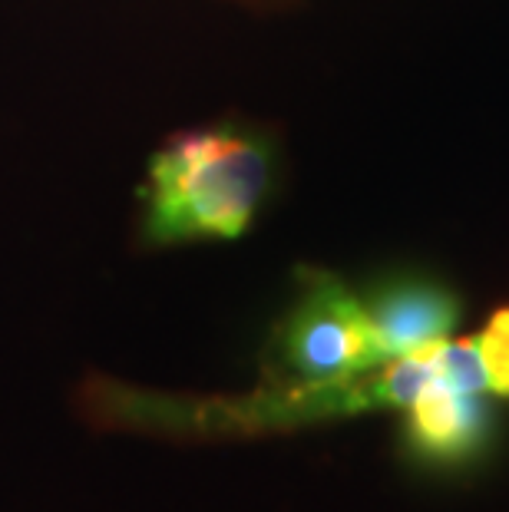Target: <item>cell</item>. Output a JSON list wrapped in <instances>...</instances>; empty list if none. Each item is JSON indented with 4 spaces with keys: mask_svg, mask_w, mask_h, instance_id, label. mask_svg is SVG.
<instances>
[{
    "mask_svg": "<svg viewBox=\"0 0 509 512\" xmlns=\"http://www.w3.org/2000/svg\"><path fill=\"white\" fill-rule=\"evenodd\" d=\"M268 185V156L235 133L179 136L149 169V235L156 242L238 238Z\"/></svg>",
    "mask_w": 509,
    "mask_h": 512,
    "instance_id": "6da1fadb",
    "label": "cell"
},
{
    "mask_svg": "<svg viewBox=\"0 0 509 512\" xmlns=\"http://www.w3.org/2000/svg\"><path fill=\"white\" fill-rule=\"evenodd\" d=\"M298 384H334L381 367L364 301L331 275H314L281 337Z\"/></svg>",
    "mask_w": 509,
    "mask_h": 512,
    "instance_id": "7a4b0ae2",
    "label": "cell"
},
{
    "mask_svg": "<svg viewBox=\"0 0 509 512\" xmlns=\"http://www.w3.org/2000/svg\"><path fill=\"white\" fill-rule=\"evenodd\" d=\"M364 308L381 364L447 341L460 318L457 298L430 281H397L377 291Z\"/></svg>",
    "mask_w": 509,
    "mask_h": 512,
    "instance_id": "3957f363",
    "label": "cell"
},
{
    "mask_svg": "<svg viewBox=\"0 0 509 512\" xmlns=\"http://www.w3.org/2000/svg\"><path fill=\"white\" fill-rule=\"evenodd\" d=\"M473 347L480 357L486 394L509 397V308H500L480 334H473Z\"/></svg>",
    "mask_w": 509,
    "mask_h": 512,
    "instance_id": "5b68a950",
    "label": "cell"
},
{
    "mask_svg": "<svg viewBox=\"0 0 509 512\" xmlns=\"http://www.w3.org/2000/svg\"><path fill=\"white\" fill-rule=\"evenodd\" d=\"M486 437V410L480 394H460L433 377L407 403V440L430 460H460L480 450Z\"/></svg>",
    "mask_w": 509,
    "mask_h": 512,
    "instance_id": "277c9868",
    "label": "cell"
}]
</instances>
